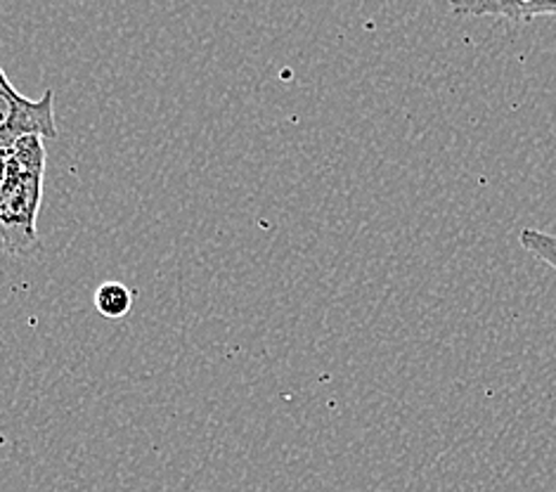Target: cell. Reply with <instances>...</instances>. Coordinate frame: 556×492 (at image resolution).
Wrapping results in <instances>:
<instances>
[{
    "mask_svg": "<svg viewBox=\"0 0 556 492\" xmlns=\"http://www.w3.org/2000/svg\"><path fill=\"white\" fill-rule=\"evenodd\" d=\"M46 144L26 136L8 150V164L0 180V251L10 256H29L41 249L38 211L43 199Z\"/></svg>",
    "mask_w": 556,
    "mask_h": 492,
    "instance_id": "cell-1",
    "label": "cell"
},
{
    "mask_svg": "<svg viewBox=\"0 0 556 492\" xmlns=\"http://www.w3.org/2000/svg\"><path fill=\"white\" fill-rule=\"evenodd\" d=\"M96 311L108 317V320H122L130 311H134V291L124 282H102L92 297Z\"/></svg>",
    "mask_w": 556,
    "mask_h": 492,
    "instance_id": "cell-4",
    "label": "cell"
},
{
    "mask_svg": "<svg viewBox=\"0 0 556 492\" xmlns=\"http://www.w3.org/2000/svg\"><path fill=\"white\" fill-rule=\"evenodd\" d=\"M26 136L41 140L58 138L55 92L46 90L41 100L24 98L0 66V144L12 148Z\"/></svg>",
    "mask_w": 556,
    "mask_h": 492,
    "instance_id": "cell-2",
    "label": "cell"
},
{
    "mask_svg": "<svg viewBox=\"0 0 556 492\" xmlns=\"http://www.w3.org/2000/svg\"><path fill=\"white\" fill-rule=\"evenodd\" d=\"M519 244L533 258L549 265V268L556 273V232L538 230V228H521L519 230Z\"/></svg>",
    "mask_w": 556,
    "mask_h": 492,
    "instance_id": "cell-5",
    "label": "cell"
},
{
    "mask_svg": "<svg viewBox=\"0 0 556 492\" xmlns=\"http://www.w3.org/2000/svg\"><path fill=\"white\" fill-rule=\"evenodd\" d=\"M8 150L5 144H0V180H3V173H5V164H8Z\"/></svg>",
    "mask_w": 556,
    "mask_h": 492,
    "instance_id": "cell-6",
    "label": "cell"
},
{
    "mask_svg": "<svg viewBox=\"0 0 556 492\" xmlns=\"http://www.w3.org/2000/svg\"><path fill=\"white\" fill-rule=\"evenodd\" d=\"M450 10L457 15L495 17L526 24L540 17H556V3L549 0H473V3H453Z\"/></svg>",
    "mask_w": 556,
    "mask_h": 492,
    "instance_id": "cell-3",
    "label": "cell"
}]
</instances>
